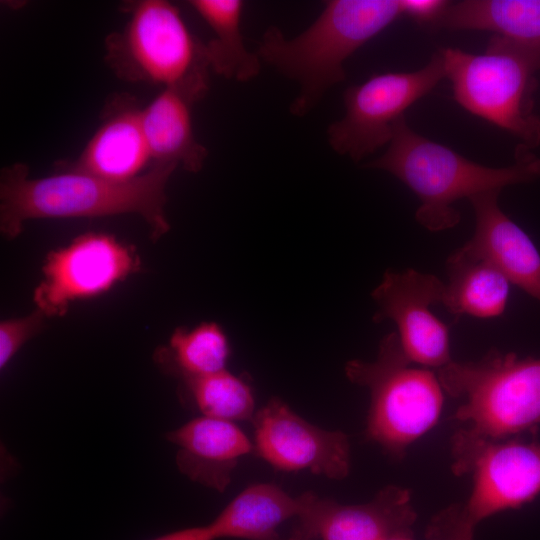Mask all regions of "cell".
Masks as SVG:
<instances>
[{
  "instance_id": "1",
  "label": "cell",
  "mask_w": 540,
  "mask_h": 540,
  "mask_svg": "<svg viewBox=\"0 0 540 540\" xmlns=\"http://www.w3.org/2000/svg\"><path fill=\"white\" fill-rule=\"evenodd\" d=\"M176 168L153 165L126 181L75 171L35 179L29 177L26 164L15 163L0 174V230L13 239L31 219L137 214L156 241L170 229L165 213L166 185Z\"/></svg>"
},
{
  "instance_id": "2",
  "label": "cell",
  "mask_w": 540,
  "mask_h": 540,
  "mask_svg": "<svg viewBox=\"0 0 540 540\" xmlns=\"http://www.w3.org/2000/svg\"><path fill=\"white\" fill-rule=\"evenodd\" d=\"M364 166L384 170L404 183L420 201L416 221L431 232L451 229L460 222V212L454 207L460 199L540 178V157L521 143L513 164L489 167L418 134L405 117L395 124L383 155Z\"/></svg>"
},
{
  "instance_id": "3",
  "label": "cell",
  "mask_w": 540,
  "mask_h": 540,
  "mask_svg": "<svg viewBox=\"0 0 540 540\" xmlns=\"http://www.w3.org/2000/svg\"><path fill=\"white\" fill-rule=\"evenodd\" d=\"M400 16V0H330L318 18L291 39L278 27H268L256 52L262 62L297 82L299 93L289 110L303 117L346 79V60Z\"/></svg>"
},
{
  "instance_id": "4",
  "label": "cell",
  "mask_w": 540,
  "mask_h": 540,
  "mask_svg": "<svg viewBox=\"0 0 540 540\" xmlns=\"http://www.w3.org/2000/svg\"><path fill=\"white\" fill-rule=\"evenodd\" d=\"M443 391L461 403L453 418L465 424L455 435L502 441L540 426V358L496 348L478 360L436 370Z\"/></svg>"
},
{
  "instance_id": "5",
  "label": "cell",
  "mask_w": 540,
  "mask_h": 540,
  "mask_svg": "<svg viewBox=\"0 0 540 540\" xmlns=\"http://www.w3.org/2000/svg\"><path fill=\"white\" fill-rule=\"evenodd\" d=\"M439 51L445 78L461 107L516 136L530 149L540 144V117L534 112L537 55L497 35L479 54L451 47Z\"/></svg>"
},
{
  "instance_id": "6",
  "label": "cell",
  "mask_w": 540,
  "mask_h": 540,
  "mask_svg": "<svg viewBox=\"0 0 540 540\" xmlns=\"http://www.w3.org/2000/svg\"><path fill=\"white\" fill-rule=\"evenodd\" d=\"M345 373L369 389L366 436L391 455L403 456L437 423L444 400L437 374L407 358L396 332L383 337L375 361L351 360Z\"/></svg>"
},
{
  "instance_id": "7",
  "label": "cell",
  "mask_w": 540,
  "mask_h": 540,
  "mask_svg": "<svg viewBox=\"0 0 540 540\" xmlns=\"http://www.w3.org/2000/svg\"><path fill=\"white\" fill-rule=\"evenodd\" d=\"M130 18L105 40V61L129 82L172 85L205 57V45L186 26L179 9L165 0L128 2Z\"/></svg>"
},
{
  "instance_id": "8",
  "label": "cell",
  "mask_w": 540,
  "mask_h": 540,
  "mask_svg": "<svg viewBox=\"0 0 540 540\" xmlns=\"http://www.w3.org/2000/svg\"><path fill=\"white\" fill-rule=\"evenodd\" d=\"M453 472L471 474L472 489L463 504L443 510L452 520L475 529L496 513L518 509L540 494V442L452 438Z\"/></svg>"
},
{
  "instance_id": "9",
  "label": "cell",
  "mask_w": 540,
  "mask_h": 540,
  "mask_svg": "<svg viewBox=\"0 0 540 540\" xmlns=\"http://www.w3.org/2000/svg\"><path fill=\"white\" fill-rule=\"evenodd\" d=\"M445 78L440 51L412 72H385L349 86L343 95L345 114L327 128L330 147L359 162L389 144L398 120Z\"/></svg>"
},
{
  "instance_id": "10",
  "label": "cell",
  "mask_w": 540,
  "mask_h": 540,
  "mask_svg": "<svg viewBox=\"0 0 540 540\" xmlns=\"http://www.w3.org/2000/svg\"><path fill=\"white\" fill-rule=\"evenodd\" d=\"M139 268L132 246L108 234H84L47 256L35 305L45 317L62 316L70 303L106 292Z\"/></svg>"
},
{
  "instance_id": "11",
  "label": "cell",
  "mask_w": 540,
  "mask_h": 540,
  "mask_svg": "<svg viewBox=\"0 0 540 540\" xmlns=\"http://www.w3.org/2000/svg\"><path fill=\"white\" fill-rule=\"evenodd\" d=\"M445 281L415 269L386 271L372 291L375 322L391 320L403 352L414 364L439 369L452 361L449 326L433 312L442 304Z\"/></svg>"
},
{
  "instance_id": "12",
  "label": "cell",
  "mask_w": 540,
  "mask_h": 540,
  "mask_svg": "<svg viewBox=\"0 0 540 540\" xmlns=\"http://www.w3.org/2000/svg\"><path fill=\"white\" fill-rule=\"evenodd\" d=\"M253 422V448L275 469L309 471L335 480L349 474L350 443L343 432L311 424L277 398L257 411Z\"/></svg>"
},
{
  "instance_id": "13",
  "label": "cell",
  "mask_w": 540,
  "mask_h": 540,
  "mask_svg": "<svg viewBox=\"0 0 540 540\" xmlns=\"http://www.w3.org/2000/svg\"><path fill=\"white\" fill-rule=\"evenodd\" d=\"M417 514L408 489L390 485L362 504H340L304 494L293 532L305 540H388L412 535Z\"/></svg>"
},
{
  "instance_id": "14",
  "label": "cell",
  "mask_w": 540,
  "mask_h": 540,
  "mask_svg": "<svg viewBox=\"0 0 540 540\" xmlns=\"http://www.w3.org/2000/svg\"><path fill=\"white\" fill-rule=\"evenodd\" d=\"M209 70L205 54L185 77L164 87L142 109V124L151 166H180L191 173H197L203 168L208 150L194 135L192 114L195 105L209 91Z\"/></svg>"
},
{
  "instance_id": "15",
  "label": "cell",
  "mask_w": 540,
  "mask_h": 540,
  "mask_svg": "<svg viewBox=\"0 0 540 540\" xmlns=\"http://www.w3.org/2000/svg\"><path fill=\"white\" fill-rule=\"evenodd\" d=\"M102 124L75 161L61 163L60 171H75L113 181L139 176L151 162L142 124V109L132 96L121 94L108 101Z\"/></svg>"
},
{
  "instance_id": "16",
  "label": "cell",
  "mask_w": 540,
  "mask_h": 540,
  "mask_svg": "<svg viewBox=\"0 0 540 540\" xmlns=\"http://www.w3.org/2000/svg\"><path fill=\"white\" fill-rule=\"evenodd\" d=\"M500 193L490 191L469 199L475 229L463 247L490 261L510 284L540 302V252L529 235L501 210Z\"/></svg>"
},
{
  "instance_id": "17",
  "label": "cell",
  "mask_w": 540,
  "mask_h": 540,
  "mask_svg": "<svg viewBox=\"0 0 540 540\" xmlns=\"http://www.w3.org/2000/svg\"><path fill=\"white\" fill-rule=\"evenodd\" d=\"M177 446L181 473L205 487L223 492L240 458L253 444L235 422L199 416L166 434Z\"/></svg>"
},
{
  "instance_id": "18",
  "label": "cell",
  "mask_w": 540,
  "mask_h": 540,
  "mask_svg": "<svg viewBox=\"0 0 540 540\" xmlns=\"http://www.w3.org/2000/svg\"><path fill=\"white\" fill-rule=\"evenodd\" d=\"M304 494L293 497L270 483L248 486L233 498L208 525L215 539L281 540L278 528L298 518Z\"/></svg>"
},
{
  "instance_id": "19",
  "label": "cell",
  "mask_w": 540,
  "mask_h": 540,
  "mask_svg": "<svg viewBox=\"0 0 540 540\" xmlns=\"http://www.w3.org/2000/svg\"><path fill=\"white\" fill-rule=\"evenodd\" d=\"M446 274L442 305L449 313L479 319L504 313L510 282L490 261L462 245L448 256Z\"/></svg>"
},
{
  "instance_id": "20",
  "label": "cell",
  "mask_w": 540,
  "mask_h": 540,
  "mask_svg": "<svg viewBox=\"0 0 540 540\" xmlns=\"http://www.w3.org/2000/svg\"><path fill=\"white\" fill-rule=\"evenodd\" d=\"M435 28L492 31L540 58V0L450 2Z\"/></svg>"
},
{
  "instance_id": "21",
  "label": "cell",
  "mask_w": 540,
  "mask_h": 540,
  "mask_svg": "<svg viewBox=\"0 0 540 540\" xmlns=\"http://www.w3.org/2000/svg\"><path fill=\"white\" fill-rule=\"evenodd\" d=\"M189 5L213 32L205 45L212 69L225 79L248 82L261 71V59L243 40L240 23L244 3L241 0H191Z\"/></svg>"
},
{
  "instance_id": "22",
  "label": "cell",
  "mask_w": 540,
  "mask_h": 540,
  "mask_svg": "<svg viewBox=\"0 0 540 540\" xmlns=\"http://www.w3.org/2000/svg\"><path fill=\"white\" fill-rule=\"evenodd\" d=\"M229 356L228 338L214 322L193 329L177 328L168 345L155 352L156 362L181 380L222 371Z\"/></svg>"
},
{
  "instance_id": "23",
  "label": "cell",
  "mask_w": 540,
  "mask_h": 540,
  "mask_svg": "<svg viewBox=\"0 0 540 540\" xmlns=\"http://www.w3.org/2000/svg\"><path fill=\"white\" fill-rule=\"evenodd\" d=\"M182 382L184 391L202 416L235 422L254 415L251 386L226 369Z\"/></svg>"
},
{
  "instance_id": "24",
  "label": "cell",
  "mask_w": 540,
  "mask_h": 540,
  "mask_svg": "<svg viewBox=\"0 0 540 540\" xmlns=\"http://www.w3.org/2000/svg\"><path fill=\"white\" fill-rule=\"evenodd\" d=\"M45 315L38 309L22 318L0 323V368L4 369L22 345L40 331Z\"/></svg>"
},
{
  "instance_id": "25",
  "label": "cell",
  "mask_w": 540,
  "mask_h": 540,
  "mask_svg": "<svg viewBox=\"0 0 540 540\" xmlns=\"http://www.w3.org/2000/svg\"><path fill=\"white\" fill-rule=\"evenodd\" d=\"M449 1L445 0H400L402 15L408 16L420 26L435 28Z\"/></svg>"
},
{
  "instance_id": "26",
  "label": "cell",
  "mask_w": 540,
  "mask_h": 540,
  "mask_svg": "<svg viewBox=\"0 0 540 540\" xmlns=\"http://www.w3.org/2000/svg\"><path fill=\"white\" fill-rule=\"evenodd\" d=\"M474 528L436 515L426 531L427 540H473Z\"/></svg>"
},
{
  "instance_id": "27",
  "label": "cell",
  "mask_w": 540,
  "mask_h": 540,
  "mask_svg": "<svg viewBox=\"0 0 540 540\" xmlns=\"http://www.w3.org/2000/svg\"><path fill=\"white\" fill-rule=\"evenodd\" d=\"M150 540H216L209 525L176 530Z\"/></svg>"
},
{
  "instance_id": "28",
  "label": "cell",
  "mask_w": 540,
  "mask_h": 540,
  "mask_svg": "<svg viewBox=\"0 0 540 540\" xmlns=\"http://www.w3.org/2000/svg\"><path fill=\"white\" fill-rule=\"evenodd\" d=\"M388 540H413V538H412V535H403V536L393 537Z\"/></svg>"
},
{
  "instance_id": "29",
  "label": "cell",
  "mask_w": 540,
  "mask_h": 540,
  "mask_svg": "<svg viewBox=\"0 0 540 540\" xmlns=\"http://www.w3.org/2000/svg\"><path fill=\"white\" fill-rule=\"evenodd\" d=\"M286 540H301L299 539L298 537L294 536V535H291L288 539Z\"/></svg>"
}]
</instances>
